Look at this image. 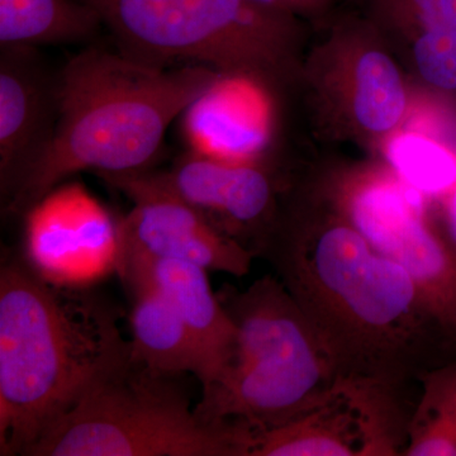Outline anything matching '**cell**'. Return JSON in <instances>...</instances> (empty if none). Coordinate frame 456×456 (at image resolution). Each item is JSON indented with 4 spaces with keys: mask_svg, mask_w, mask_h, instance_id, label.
<instances>
[{
    "mask_svg": "<svg viewBox=\"0 0 456 456\" xmlns=\"http://www.w3.org/2000/svg\"><path fill=\"white\" fill-rule=\"evenodd\" d=\"M283 198L261 248L334 362L338 378L410 384L456 353L401 266L317 194Z\"/></svg>",
    "mask_w": 456,
    "mask_h": 456,
    "instance_id": "1",
    "label": "cell"
},
{
    "mask_svg": "<svg viewBox=\"0 0 456 456\" xmlns=\"http://www.w3.org/2000/svg\"><path fill=\"white\" fill-rule=\"evenodd\" d=\"M93 288H66L23 257L0 270V455H26L51 426L130 360L123 314Z\"/></svg>",
    "mask_w": 456,
    "mask_h": 456,
    "instance_id": "2",
    "label": "cell"
},
{
    "mask_svg": "<svg viewBox=\"0 0 456 456\" xmlns=\"http://www.w3.org/2000/svg\"><path fill=\"white\" fill-rule=\"evenodd\" d=\"M55 136L5 215L22 217L80 171L119 175L151 169L171 123L222 77L200 65L159 68L90 45L60 69Z\"/></svg>",
    "mask_w": 456,
    "mask_h": 456,
    "instance_id": "3",
    "label": "cell"
},
{
    "mask_svg": "<svg viewBox=\"0 0 456 456\" xmlns=\"http://www.w3.org/2000/svg\"><path fill=\"white\" fill-rule=\"evenodd\" d=\"M217 296L237 338L226 368L196 406L203 421L265 431L329 397L334 362L281 279L265 275L245 290L224 285Z\"/></svg>",
    "mask_w": 456,
    "mask_h": 456,
    "instance_id": "4",
    "label": "cell"
},
{
    "mask_svg": "<svg viewBox=\"0 0 456 456\" xmlns=\"http://www.w3.org/2000/svg\"><path fill=\"white\" fill-rule=\"evenodd\" d=\"M125 55L159 68L200 65L275 95L301 79L297 13L256 0H83Z\"/></svg>",
    "mask_w": 456,
    "mask_h": 456,
    "instance_id": "5",
    "label": "cell"
},
{
    "mask_svg": "<svg viewBox=\"0 0 456 456\" xmlns=\"http://www.w3.org/2000/svg\"><path fill=\"white\" fill-rule=\"evenodd\" d=\"M128 360L45 432L26 456H250L248 426L212 424L176 379Z\"/></svg>",
    "mask_w": 456,
    "mask_h": 456,
    "instance_id": "6",
    "label": "cell"
},
{
    "mask_svg": "<svg viewBox=\"0 0 456 456\" xmlns=\"http://www.w3.org/2000/svg\"><path fill=\"white\" fill-rule=\"evenodd\" d=\"M316 194L410 275L456 353V250L428 217L430 200L384 163L338 170Z\"/></svg>",
    "mask_w": 456,
    "mask_h": 456,
    "instance_id": "7",
    "label": "cell"
},
{
    "mask_svg": "<svg viewBox=\"0 0 456 456\" xmlns=\"http://www.w3.org/2000/svg\"><path fill=\"white\" fill-rule=\"evenodd\" d=\"M380 41L374 20L342 23L301 74L330 128L379 147L406 126L413 104L401 66Z\"/></svg>",
    "mask_w": 456,
    "mask_h": 456,
    "instance_id": "8",
    "label": "cell"
},
{
    "mask_svg": "<svg viewBox=\"0 0 456 456\" xmlns=\"http://www.w3.org/2000/svg\"><path fill=\"white\" fill-rule=\"evenodd\" d=\"M22 218V257L49 283L93 288L118 274L123 260L121 217L82 183L56 185Z\"/></svg>",
    "mask_w": 456,
    "mask_h": 456,
    "instance_id": "9",
    "label": "cell"
},
{
    "mask_svg": "<svg viewBox=\"0 0 456 456\" xmlns=\"http://www.w3.org/2000/svg\"><path fill=\"white\" fill-rule=\"evenodd\" d=\"M99 178L132 203L121 217L123 256L185 261L233 277L250 272L254 253L163 187L150 169Z\"/></svg>",
    "mask_w": 456,
    "mask_h": 456,
    "instance_id": "10",
    "label": "cell"
},
{
    "mask_svg": "<svg viewBox=\"0 0 456 456\" xmlns=\"http://www.w3.org/2000/svg\"><path fill=\"white\" fill-rule=\"evenodd\" d=\"M150 173L218 230L259 256L277 224L284 197L283 183L269 156L233 163L189 149L169 169L151 167Z\"/></svg>",
    "mask_w": 456,
    "mask_h": 456,
    "instance_id": "11",
    "label": "cell"
},
{
    "mask_svg": "<svg viewBox=\"0 0 456 456\" xmlns=\"http://www.w3.org/2000/svg\"><path fill=\"white\" fill-rule=\"evenodd\" d=\"M61 75L38 47L0 46V196L13 202L53 142Z\"/></svg>",
    "mask_w": 456,
    "mask_h": 456,
    "instance_id": "12",
    "label": "cell"
},
{
    "mask_svg": "<svg viewBox=\"0 0 456 456\" xmlns=\"http://www.w3.org/2000/svg\"><path fill=\"white\" fill-rule=\"evenodd\" d=\"M274 99L256 80L222 75L184 112L189 149L233 163L266 158L274 134Z\"/></svg>",
    "mask_w": 456,
    "mask_h": 456,
    "instance_id": "13",
    "label": "cell"
},
{
    "mask_svg": "<svg viewBox=\"0 0 456 456\" xmlns=\"http://www.w3.org/2000/svg\"><path fill=\"white\" fill-rule=\"evenodd\" d=\"M123 264L142 269L173 303L196 345L200 362L198 380L202 389L211 386L232 356L237 331L213 292L208 270L185 261L140 256H123Z\"/></svg>",
    "mask_w": 456,
    "mask_h": 456,
    "instance_id": "14",
    "label": "cell"
},
{
    "mask_svg": "<svg viewBox=\"0 0 456 456\" xmlns=\"http://www.w3.org/2000/svg\"><path fill=\"white\" fill-rule=\"evenodd\" d=\"M118 275L130 297L131 362L165 377L200 378L196 345L163 290L134 264H123Z\"/></svg>",
    "mask_w": 456,
    "mask_h": 456,
    "instance_id": "15",
    "label": "cell"
},
{
    "mask_svg": "<svg viewBox=\"0 0 456 456\" xmlns=\"http://www.w3.org/2000/svg\"><path fill=\"white\" fill-rule=\"evenodd\" d=\"M355 413L340 389L290 421L254 432L250 456H360Z\"/></svg>",
    "mask_w": 456,
    "mask_h": 456,
    "instance_id": "16",
    "label": "cell"
},
{
    "mask_svg": "<svg viewBox=\"0 0 456 456\" xmlns=\"http://www.w3.org/2000/svg\"><path fill=\"white\" fill-rule=\"evenodd\" d=\"M103 23L83 0H0V46H57L97 38Z\"/></svg>",
    "mask_w": 456,
    "mask_h": 456,
    "instance_id": "17",
    "label": "cell"
},
{
    "mask_svg": "<svg viewBox=\"0 0 456 456\" xmlns=\"http://www.w3.org/2000/svg\"><path fill=\"white\" fill-rule=\"evenodd\" d=\"M340 389L358 421L360 456L403 455L415 403L408 399V384L338 378Z\"/></svg>",
    "mask_w": 456,
    "mask_h": 456,
    "instance_id": "18",
    "label": "cell"
},
{
    "mask_svg": "<svg viewBox=\"0 0 456 456\" xmlns=\"http://www.w3.org/2000/svg\"><path fill=\"white\" fill-rule=\"evenodd\" d=\"M378 150L382 163L431 203L456 184V149L434 134L404 126Z\"/></svg>",
    "mask_w": 456,
    "mask_h": 456,
    "instance_id": "19",
    "label": "cell"
},
{
    "mask_svg": "<svg viewBox=\"0 0 456 456\" xmlns=\"http://www.w3.org/2000/svg\"><path fill=\"white\" fill-rule=\"evenodd\" d=\"M404 456H456V356L422 371Z\"/></svg>",
    "mask_w": 456,
    "mask_h": 456,
    "instance_id": "20",
    "label": "cell"
},
{
    "mask_svg": "<svg viewBox=\"0 0 456 456\" xmlns=\"http://www.w3.org/2000/svg\"><path fill=\"white\" fill-rule=\"evenodd\" d=\"M404 38L419 84L439 101L456 104V31H419Z\"/></svg>",
    "mask_w": 456,
    "mask_h": 456,
    "instance_id": "21",
    "label": "cell"
},
{
    "mask_svg": "<svg viewBox=\"0 0 456 456\" xmlns=\"http://www.w3.org/2000/svg\"><path fill=\"white\" fill-rule=\"evenodd\" d=\"M374 22L408 36L419 31H456V0H370Z\"/></svg>",
    "mask_w": 456,
    "mask_h": 456,
    "instance_id": "22",
    "label": "cell"
},
{
    "mask_svg": "<svg viewBox=\"0 0 456 456\" xmlns=\"http://www.w3.org/2000/svg\"><path fill=\"white\" fill-rule=\"evenodd\" d=\"M436 204L439 206L441 232L456 250V184Z\"/></svg>",
    "mask_w": 456,
    "mask_h": 456,
    "instance_id": "23",
    "label": "cell"
},
{
    "mask_svg": "<svg viewBox=\"0 0 456 456\" xmlns=\"http://www.w3.org/2000/svg\"><path fill=\"white\" fill-rule=\"evenodd\" d=\"M289 3L290 7L297 14L301 12L311 11V9L322 7L327 0H287Z\"/></svg>",
    "mask_w": 456,
    "mask_h": 456,
    "instance_id": "24",
    "label": "cell"
},
{
    "mask_svg": "<svg viewBox=\"0 0 456 456\" xmlns=\"http://www.w3.org/2000/svg\"><path fill=\"white\" fill-rule=\"evenodd\" d=\"M256 2L263 3V4L266 5H272V7L287 9V11L294 12L287 0H256ZM294 13H296V12H294Z\"/></svg>",
    "mask_w": 456,
    "mask_h": 456,
    "instance_id": "25",
    "label": "cell"
}]
</instances>
